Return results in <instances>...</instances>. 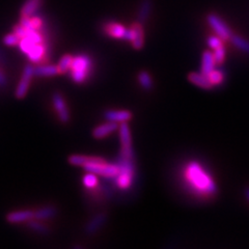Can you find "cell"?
<instances>
[{"mask_svg":"<svg viewBox=\"0 0 249 249\" xmlns=\"http://www.w3.org/2000/svg\"><path fill=\"white\" fill-rule=\"evenodd\" d=\"M132 31H133V40H132V46L134 47V49L140 50L142 49L144 44V36H143V27L142 24L139 22H135L131 27Z\"/></svg>","mask_w":249,"mask_h":249,"instance_id":"12","label":"cell"},{"mask_svg":"<svg viewBox=\"0 0 249 249\" xmlns=\"http://www.w3.org/2000/svg\"><path fill=\"white\" fill-rule=\"evenodd\" d=\"M208 44L210 46V48H212L213 50L219 48V47L223 46V40L221 37H219L218 36H210L208 38Z\"/></svg>","mask_w":249,"mask_h":249,"instance_id":"31","label":"cell"},{"mask_svg":"<svg viewBox=\"0 0 249 249\" xmlns=\"http://www.w3.org/2000/svg\"><path fill=\"white\" fill-rule=\"evenodd\" d=\"M118 129H119L118 123L109 121L108 123H105L103 124H101V126H98V127L93 129L92 130V136L97 138V139L104 138L108 135H110L111 133H113V132L116 131Z\"/></svg>","mask_w":249,"mask_h":249,"instance_id":"10","label":"cell"},{"mask_svg":"<svg viewBox=\"0 0 249 249\" xmlns=\"http://www.w3.org/2000/svg\"><path fill=\"white\" fill-rule=\"evenodd\" d=\"M59 70L57 66H37L35 68V76L38 77H52L58 75Z\"/></svg>","mask_w":249,"mask_h":249,"instance_id":"18","label":"cell"},{"mask_svg":"<svg viewBox=\"0 0 249 249\" xmlns=\"http://www.w3.org/2000/svg\"><path fill=\"white\" fill-rule=\"evenodd\" d=\"M35 45H36V44H35V43H34L33 41H31L30 38H28L27 36L22 37L21 40H20V42H19V47H20L21 51H22L23 53H25V54H27Z\"/></svg>","mask_w":249,"mask_h":249,"instance_id":"26","label":"cell"},{"mask_svg":"<svg viewBox=\"0 0 249 249\" xmlns=\"http://www.w3.org/2000/svg\"><path fill=\"white\" fill-rule=\"evenodd\" d=\"M34 76H35V68L31 65H27L24 68V70H23L21 79L19 81L17 89H16V91H15L16 98L19 100L25 98L30 87L31 79H33Z\"/></svg>","mask_w":249,"mask_h":249,"instance_id":"5","label":"cell"},{"mask_svg":"<svg viewBox=\"0 0 249 249\" xmlns=\"http://www.w3.org/2000/svg\"><path fill=\"white\" fill-rule=\"evenodd\" d=\"M46 52V46L42 43V44H36L35 45L31 50L26 54L28 56V58L34 61V62H37L42 59V57L44 56V54Z\"/></svg>","mask_w":249,"mask_h":249,"instance_id":"20","label":"cell"},{"mask_svg":"<svg viewBox=\"0 0 249 249\" xmlns=\"http://www.w3.org/2000/svg\"><path fill=\"white\" fill-rule=\"evenodd\" d=\"M35 211L31 210H21V211H14L6 215V220L10 223H21L27 222L34 219Z\"/></svg>","mask_w":249,"mask_h":249,"instance_id":"9","label":"cell"},{"mask_svg":"<svg viewBox=\"0 0 249 249\" xmlns=\"http://www.w3.org/2000/svg\"><path fill=\"white\" fill-rule=\"evenodd\" d=\"M83 184L88 188H93L98 184V178L96 177V174L93 173H88L83 178Z\"/></svg>","mask_w":249,"mask_h":249,"instance_id":"27","label":"cell"},{"mask_svg":"<svg viewBox=\"0 0 249 249\" xmlns=\"http://www.w3.org/2000/svg\"><path fill=\"white\" fill-rule=\"evenodd\" d=\"M20 40H21V38L13 31V33L7 34V35L3 37V44L6 45V46L14 47V46L19 45Z\"/></svg>","mask_w":249,"mask_h":249,"instance_id":"28","label":"cell"},{"mask_svg":"<svg viewBox=\"0 0 249 249\" xmlns=\"http://www.w3.org/2000/svg\"><path fill=\"white\" fill-rule=\"evenodd\" d=\"M105 31L109 36L116 38H124V40L130 42L133 40V31H132V29H127L126 27L119 24V23H108L105 25Z\"/></svg>","mask_w":249,"mask_h":249,"instance_id":"6","label":"cell"},{"mask_svg":"<svg viewBox=\"0 0 249 249\" xmlns=\"http://www.w3.org/2000/svg\"><path fill=\"white\" fill-rule=\"evenodd\" d=\"M43 4V0H26L21 9V17H33Z\"/></svg>","mask_w":249,"mask_h":249,"instance_id":"14","label":"cell"},{"mask_svg":"<svg viewBox=\"0 0 249 249\" xmlns=\"http://www.w3.org/2000/svg\"><path fill=\"white\" fill-rule=\"evenodd\" d=\"M187 177L198 192L205 194H215L217 186L206 171L196 162H191L187 168Z\"/></svg>","mask_w":249,"mask_h":249,"instance_id":"1","label":"cell"},{"mask_svg":"<svg viewBox=\"0 0 249 249\" xmlns=\"http://www.w3.org/2000/svg\"><path fill=\"white\" fill-rule=\"evenodd\" d=\"M27 227L33 231H36V232L44 233V235H46V233L49 232V229L47 228L46 225L42 224L40 222V220H36V219H31V220L27 221Z\"/></svg>","mask_w":249,"mask_h":249,"instance_id":"24","label":"cell"},{"mask_svg":"<svg viewBox=\"0 0 249 249\" xmlns=\"http://www.w3.org/2000/svg\"><path fill=\"white\" fill-rule=\"evenodd\" d=\"M73 80L80 84L84 82L91 70V59L88 55H79L73 57L71 68Z\"/></svg>","mask_w":249,"mask_h":249,"instance_id":"2","label":"cell"},{"mask_svg":"<svg viewBox=\"0 0 249 249\" xmlns=\"http://www.w3.org/2000/svg\"><path fill=\"white\" fill-rule=\"evenodd\" d=\"M216 62L214 59V55L212 52L205 51L202 53V60H201V73L205 75H209L215 70Z\"/></svg>","mask_w":249,"mask_h":249,"instance_id":"16","label":"cell"},{"mask_svg":"<svg viewBox=\"0 0 249 249\" xmlns=\"http://www.w3.org/2000/svg\"><path fill=\"white\" fill-rule=\"evenodd\" d=\"M120 130V138L122 143V153L128 157H133V149H132L131 142V132L127 122L121 123L119 127Z\"/></svg>","mask_w":249,"mask_h":249,"instance_id":"7","label":"cell"},{"mask_svg":"<svg viewBox=\"0 0 249 249\" xmlns=\"http://www.w3.org/2000/svg\"><path fill=\"white\" fill-rule=\"evenodd\" d=\"M72 61H73V56L69 55V54H67V55H64L61 57V59L59 60L58 62V70H59V73L60 74H65L67 73L68 70L71 68V65H72Z\"/></svg>","mask_w":249,"mask_h":249,"instance_id":"25","label":"cell"},{"mask_svg":"<svg viewBox=\"0 0 249 249\" xmlns=\"http://www.w3.org/2000/svg\"><path fill=\"white\" fill-rule=\"evenodd\" d=\"M97 157H89L83 155H72L69 157V163L74 166H84L87 163L96 160Z\"/></svg>","mask_w":249,"mask_h":249,"instance_id":"22","label":"cell"},{"mask_svg":"<svg viewBox=\"0 0 249 249\" xmlns=\"http://www.w3.org/2000/svg\"><path fill=\"white\" fill-rule=\"evenodd\" d=\"M245 196H246V198H247L248 201H249V188H246V190H245Z\"/></svg>","mask_w":249,"mask_h":249,"instance_id":"33","label":"cell"},{"mask_svg":"<svg viewBox=\"0 0 249 249\" xmlns=\"http://www.w3.org/2000/svg\"><path fill=\"white\" fill-rule=\"evenodd\" d=\"M214 59H215V62L216 65H221L222 62L224 61V58H225V48L223 46L219 47V48H217L214 50Z\"/></svg>","mask_w":249,"mask_h":249,"instance_id":"30","label":"cell"},{"mask_svg":"<svg viewBox=\"0 0 249 249\" xmlns=\"http://www.w3.org/2000/svg\"><path fill=\"white\" fill-rule=\"evenodd\" d=\"M152 12V0H142L137 13V22L144 24L149 20Z\"/></svg>","mask_w":249,"mask_h":249,"instance_id":"17","label":"cell"},{"mask_svg":"<svg viewBox=\"0 0 249 249\" xmlns=\"http://www.w3.org/2000/svg\"><path fill=\"white\" fill-rule=\"evenodd\" d=\"M107 121L124 123L132 119V113L128 110H108L104 113Z\"/></svg>","mask_w":249,"mask_h":249,"instance_id":"13","label":"cell"},{"mask_svg":"<svg viewBox=\"0 0 249 249\" xmlns=\"http://www.w3.org/2000/svg\"><path fill=\"white\" fill-rule=\"evenodd\" d=\"M188 80L194 84L196 85L198 88H201L204 89H211L213 84L211 83L209 79V76L205 75L204 73H196V72H192L188 75Z\"/></svg>","mask_w":249,"mask_h":249,"instance_id":"11","label":"cell"},{"mask_svg":"<svg viewBox=\"0 0 249 249\" xmlns=\"http://www.w3.org/2000/svg\"><path fill=\"white\" fill-rule=\"evenodd\" d=\"M138 80H139L140 84H142V87L144 89H147V90L152 89V88H153V80H152V77H151V75L149 73L145 72V71L140 72L139 75H138Z\"/></svg>","mask_w":249,"mask_h":249,"instance_id":"23","label":"cell"},{"mask_svg":"<svg viewBox=\"0 0 249 249\" xmlns=\"http://www.w3.org/2000/svg\"><path fill=\"white\" fill-rule=\"evenodd\" d=\"M57 210L52 207V206H48V207H44L36 210L35 211V215H34V219L36 220H46L49 219V218H52L56 215Z\"/></svg>","mask_w":249,"mask_h":249,"instance_id":"19","label":"cell"},{"mask_svg":"<svg viewBox=\"0 0 249 249\" xmlns=\"http://www.w3.org/2000/svg\"><path fill=\"white\" fill-rule=\"evenodd\" d=\"M106 220H107V215L105 213H101V214L96 215L88 223L87 228H85V231H87V233H89V235L96 232L97 231H99L101 228L103 227Z\"/></svg>","mask_w":249,"mask_h":249,"instance_id":"15","label":"cell"},{"mask_svg":"<svg viewBox=\"0 0 249 249\" xmlns=\"http://www.w3.org/2000/svg\"><path fill=\"white\" fill-rule=\"evenodd\" d=\"M88 173H93L96 175H101L104 177H116L119 174V167L115 164H109L103 159L98 158L93 161L87 163L82 166Z\"/></svg>","mask_w":249,"mask_h":249,"instance_id":"3","label":"cell"},{"mask_svg":"<svg viewBox=\"0 0 249 249\" xmlns=\"http://www.w3.org/2000/svg\"><path fill=\"white\" fill-rule=\"evenodd\" d=\"M52 101L54 108H55V110L57 112L58 119L61 123L67 124L70 121V113L64 98H62L59 92H54L52 96Z\"/></svg>","mask_w":249,"mask_h":249,"instance_id":"8","label":"cell"},{"mask_svg":"<svg viewBox=\"0 0 249 249\" xmlns=\"http://www.w3.org/2000/svg\"><path fill=\"white\" fill-rule=\"evenodd\" d=\"M6 82H7L6 77L1 70H0V87H5Z\"/></svg>","mask_w":249,"mask_h":249,"instance_id":"32","label":"cell"},{"mask_svg":"<svg viewBox=\"0 0 249 249\" xmlns=\"http://www.w3.org/2000/svg\"><path fill=\"white\" fill-rule=\"evenodd\" d=\"M207 20L218 36L221 37L223 41L231 40V36H232L231 30L219 16L216 14H210L208 15Z\"/></svg>","mask_w":249,"mask_h":249,"instance_id":"4","label":"cell"},{"mask_svg":"<svg viewBox=\"0 0 249 249\" xmlns=\"http://www.w3.org/2000/svg\"><path fill=\"white\" fill-rule=\"evenodd\" d=\"M231 41L236 48H238L239 50H241L244 53L249 54V41L246 40V38L237 35H232L231 36Z\"/></svg>","mask_w":249,"mask_h":249,"instance_id":"21","label":"cell"},{"mask_svg":"<svg viewBox=\"0 0 249 249\" xmlns=\"http://www.w3.org/2000/svg\"><path fill=\"white\" fill-rule=\"evenodd\" d=\"M208 76H209L210 81H211V83L213 85L220 84L224 79L223 73L220 72V71H218V70H214V71H212Z\"/></svg>","mask_w":249,"mask_h":249,"instance_id":"29","label":"cell"}]
</instances>
